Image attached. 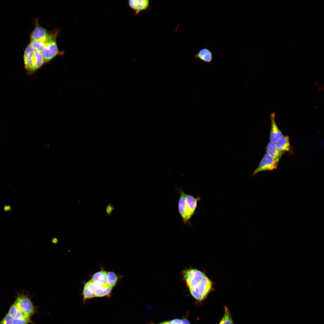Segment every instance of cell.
<instances>
[{
  "label": "cell",
  "instance_id": "6da1fadb",
  "mask_svg": "<svg viewBox=\"0 0 324 324\" xmlns=\"http://www.w3.org/2000/svg\"><path fill=\"white\" fill-rule=\"evenodd\" d=\"M182 274L193 297L199 301L206 298L212 288V281L206 275L201 271L193 268L184 270Z\"/></svg>",
  "mask_w": 324,
  "mask_h": 324
},
{
  "label": "cell",
  "instance_id": "7a4b0ae2",
  "mask_svg": "<svg viewBox=\"0 0 324 324\" xmlns=\"http://www.w3.org/2000/svg\"><path fill=\"white\" fill-rule=\"evenodd\" d=\"M180 194L178 202V210L183 224L191 226L190 220L194 214L198 202L201 200L199 196L195 197L192 194H186L181 188L176 189Z\"/></svg>",
  "mask_w": 324,
  "mask_h": 324
},
{
  "label": "cell",
  "instance_id": "3957f363",
  "mask_svg": "<svg viewBox=\"0 0 324 324\" xmlns=\"http://www.w3.org/2000/svg\"><path fill=\"white\" fill-rule=\"evenodd\" d=\"M60 31L58 28L51 31L50 36L45 42L41 51L44 64L48 63L57 56L62 55L64 53L59 50L57 43L56 39Z\"/></svg>",
  "mask_w": 324,
  "mask_h": 324
},
{
  "label": "cell",
  "instance_id": "277c9868",
  "mask_svg": "<svg viewBox=\"0 0 324 324\" xmlns=\"http://www.w3.org/2000/svg\"><path fill=\"white\" fill-rule=\"evenodd\" d=\"M14 303L25 315L31 317L35 311L34 307L29 298L23 294H19Z\"/></svg>",
  "mask_w": 324,
  "mask_h": 324
},
{
  "label": "cell",
  "instance_id": "5b68a950",
  "mask_svg": "<svg viewBox=\"0 0 324 324\" xmlns=\"http://www.w3.org/2000/svg\"><path fill=\"white\" fill-rule=\"evenodd\" d=\"M51 31H49L41 26L38 19L35 22V27L30 35V39L42 41L44 42L50 36Z\"/></svg>",
  "mask_w": 324,
  "mask_h": 324
},
{
  "label": "cell",
  "instance_id": "8992f818",
  "mask_svg": "<svg viewBox=\"0 0 324 324\" xmlns=\"http://www.w3.org/2000/svg\"><path fill=\"white\" fill-rule=\"evenodd\" d=\"M277 167L273 159L267 154H265L253 172L252 176L261 171L276 169Z\"/></svg>",
  "mask_w": 324,
  "mask_h": 324
},
{
  "label": "cell",
  "instance_id": "52a82bcc",
  "mask_svg": "<svg viewBox=\"0 0 324 324\" xmlns=\"http://www.w3.org/2000/svg\"><path fill=\"white\" fill-rule=\"evenodd\" d=\"M34 50L28 44L24 51L23 55L25 68L27 74H30L34 58Z\"/></svg>",
  "mask_w": 324,
  "mask_h": 324
},
{
  "label": "cell",
  "instance_id": "ba28073f",
  "mask_svg": "<svg viewBox=\"0 0 324 324\" xmlns=\"http://www.w3.org/2000/svg\"><path fill=\"white\" fill-rule=\"evenodd\" d=\"M149 3L148 0H129L128 2L129 6L134 11L135 15L147 9Z\"/></svg>",
  "mask_w": 324,
  "mask_h": 324
},
{
  "label": "cell",
  "instance_id": "9c48e42d",
  "mask_svg": "<svg viewBox=\"0 0 324 324\" xmlns=\"http://www.w3.org/2000/svg\"><path fill=\"white\" fill-rule=\"evenodd\" d=\"M270 118L271 124L270 139L271 141L275 143L281 137L283 134L276 124L274 113L271 114Z\"/></svg>",
  "mask_w": 324,
  "mask_h": 324
},
{
  "label": "cell",
  "instance_id": "30bf717a",
  "mask_svg": "<svg viewBox=\"0 0 324 324\" xmlns=\"http://www.w3.org/2000/svg\"><path fill=\"white\" fill-rule=\"evenodd\" d=\"M194 57L204 62L210 64L213 60V55L210 50L206 47L199 50L194 55Z\"/></svg>",
  "mask_w": 324,
  "mask_h": 324
},
{
  "label": "cell",
  "instance_id": "8fae6325",
  "mask_svg": "<svg viewBox=\"0 0 324 324\" xmlns=\"http://www.w3.org/2000/svg\"><path fill=\"white\" fill-rule=\"evenodd\" d=\"M276 143L277 148L282 155L289 151L290 145V139L288 136H282Z\"/></svg>",
  "mask_w": 324,
  "mask_h": 324
},
{
  "label": "cell",
  "instance_id": "7c38bea8",
  "mask_svg": "<svg viewBox=\"0 0 324 324\" xmlns=\"http://www.w3.org/2000/svg\"><path fill=\"white\" fill-rule=\"evenodd\" d=\"M266 151L267 154L273 159L278 166L282 155L278 152L275 143L270 141L266 148Z\"/></svg>",
  "mask_w": 324,
  "mask_h": 324
},
{
  "label": "cell",
  "instance_id": "4fadbf2b",
  "mask_svg": "<svg viewBox=\"0 0 324 324\" xmlns=\"http://www.w3.org/2000/svg\"><path fill=\"white\" fill-rule=\"evenodd\" d=\"M44 64L41 52L34 50V55L30 75L34 73Z\"/></svg>",
  "mask_w": 324,
  "mask_h": 324
},
{
  "label": "cell",
  "instance_id": "5bb4252c",
  "mask_svg": "<svg viewBox=\"0 0 324 324\" xmlns=\"http://www.w3.org/2000/svg\"><path fill=\"white\" fill-rule=\"evenodd\" d=\"M107 272L102 270L94 273L92 276L91 280L93 282L101 283H106Z\"/></svg>",
  "mask_w": 324,
  "mask_h": 324
},
{
  "label": "cell",
  "instance_id": "9a60e30c",
  "mask_svg": "<svg viewBox=\"0 0 324 324\" xmlns=\"http://www.w3.org/2000/svg\"><path fill=\"white\" fill-rule=\"evenodd\" d=\"M108 284L107 283L103 284L93 282L91 290L94 297H99Z\"/></svg>",
  "mask_w": 324,
  "mask_h": 324
},
{
  "label": "cell",
  "instance_id": "2e32d148",
  "mask_svg": "<svg viewBox=\"0 0 324 324\" xmlns=\"http://www.w3.org/2000/svg\"><path fill=\"white\" fill-rule=\"evenodd\" d=\"M92 283L93 282L90 280L84 284L82 292L83 300L84 301L95 297L91 290Z\"/></svg>",
  "mask_w": 324,
  "mask_h": 324
},
{
  "label": "cell",
  "instance_id": "e0dca14e",
  "mask_svg": "<svg viewBox=\"0 0 324 324\" xmlns=\"http://www.w3.org/2000/svg\"><path fill=\"white\" fill-rule=\"evenodd\" d=\"M8 313L14 320L18 319L25 317H28L21 312L14 303L10 307Z\"/></svg>",
  "mask_w": 324,
  "mask_h": 324
},
{
  "label": "cell",
  "instance_id": "ac0fdd59",
  "mask_svg": "<svg viewBox=\"0 0 324 324\" xmlns=\"http://www.w3.org/2000/svg\"><path fill=\"white\" fill-rule=\"evenodd\" d=\"M224 313L218 324H235L233 320L229 309L226 306L224 307Z\"/></svg>",
  "mask_w": 324,
  "mask_h": 324
},
{
  "label": "cell",
  "instance_id": "d6986e66",
  "mask_svg": "<svg viewBox=\"0 0 324 324\" xmlns=\"http://www.w3.org/2000/svg\"><path fill=\"white\" fill-rule=\"evenodd\" d=\"M117 280V276L115 273L112 272H107L106 282L108 284L113 287L116 285Z\"/></svg>",
  "mask_w": 324,
  "mask_h": 324
},
{
  "label": "cell",
  "instance_id": "ffe728a7",
  "mask_svg": "<svg viewBox=\"0 0 324 324\" xmlns=\"http://www.w3.org/2000/svg\"><path fill=\"white\" fill-rule=\"evenodd\" d=\"M29 44L34 50L41 52L44 46L45 42L42 41L30 39Z\"/></svg>",
  "mask_w": 324,
  "mask_h": 324
},
{
  "label": "cell",
  "instance_id": "44dd1931",
  "mask_svg": "<svg viewBox=\"0 0 324 324\" xmlns=\"http://www.w3.org/2000/svg\"><path fill=\"white\" fill-rule=\"evenodd\" d=\"M32 322V321L29 317H25L13 320V324H28Z\"/></svg>",
  "mask_w": 324,
  "mask_h": 324
},
{
  "label": "cell",
  "instance_id": "7402d4cb",
  "mask_svg": "<svg viewBox=\"0 0 324 324\" xmlns=\"http://www.w3.org/2000/svg\"><path fill=\"white\" fill-rule=\"evenodd\" d=\"M14 320L8 313L0 321V324H13Z\"/></svg>",
  "mask_w": 324,
  "mask_h": 324
},
{
  "label": "cell",
  "instance_id": "603a6c76",
  "mask_svg": "<svg viewBox=\"0 0 324 324\" xmlns=\"http://www.w3.org/2000/svg\"><path fill=\"white\" fill-rule=\"evenodd\" d=\"M167 324H182V320L175 319L170 321H167Z\"/></svg>",
  "mask_w": 324,
  "mask_h": 324
},
{
  "label": "cell",
  "instance_id": "cb8c5ba5",
  "mask_svg": "<svg viewBox=\"0 0 324 324\" xmlns=\"http://www.w3.org/2000/svg\"><path fill=\"white\" fill-rule=\"evenodd\" d=\"M112 207L111 206V205H108L106 208V212L107 213L110 214L111 213L112 210Z\"/></svg>",
  "mask_w": 324,
  "mask_h": 324
},
{
  "label": "cell",
  "instance_id": "d4e9b609",
  "mask_svg": "<svg viewBox=\"0 0 324 324\" xmlns=\"http://www.w3.org/2000/svg\"><path fill=\"white\" fill-rule=\"evenodd\" d=\"M182 324H190L189 321L186 319H184L182 320Z\"/></svg>",
  "mask_w": 324,
  "mask_h": 324
},
{
  "label": "cell",
  "instance_id": "484cf974",
  "mask_svg": "<svg viewBox=\"0 0 324 324\" xmlns=\"http://www.w3.org/2000/svg\"><path fill=\"white\" fill-rule=\"evenodd\" d=\"M10 207L9 206H4V211H7L10 210Z\"/></svg>",
  "mask_w": 324,
  "mask_h": 324
},
{
  "label": "cell",
  "instance_id": "4316f807",
  "mask_svg": "<svg viewBox=\"0 0 324 324\" xmlns=\"http://www.w3.org/2000/svg\"><path fill=\"white\" fill-rule=\"evenodd\" d=\"M152 324H155L152 323ZM158 324H167V321L163 322H162L161 323H160Z\"/></svg>",
  "mask_w": 324,
  "mask_h": 324
}]
</instances>
